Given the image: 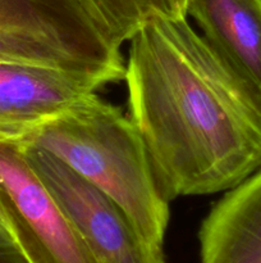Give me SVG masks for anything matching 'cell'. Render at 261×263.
Here are the masks:
<instances>
[{
    "label": "cell",
    "instance_id": "1",
    "mask_svg": "<svg viewBox=\"0 0 261 263\" xmlns=\"http://www.w3.org/2000/svg\"><path fill=\"white\" fill-rule=\"evenodd\" d=\"M129 43V117L168 202L228 192L260 168L261 99L187 17L148 14Z\"/></svg>",
    "mask_w": 261,
    "mask_h": 263
},
{
    "label": "cell",
    "instance_id": "2",
    "mask_svg": "<svg viewBox=\"0 0 261 263\" xmlns=\"http://www.w3.org/2000/svg\"><path fill=\"white\" fill-rule=\"evenodd\" d=\"M18 140L51 153L109 195L164 258L170 202L159 189L137 127L119 108L94 91Z\"/></svg>",
    "mask_w": 261,
    "mask_h": 263
},
{
    "label": "cell",
    "instance_id": "3",
    "mask_svg": "<svg viewBox=\"0 0 261 263\" xmlns=\"http://www.w3.org/2000/svg\"><path fill=\"white\" fill-rule=\"evenodd\" d=\"M122 45L91 0H0V62L58 68L102 86L124 77Z\"/></svg>",
    "mask_w": 261,
    "mask_h": 263
},
{
    "label": "cell",
    "instance_id": "4",
    "mask_svg": "<svg viewBox=\"0 0 261 263\" xmlns=\"http://www.w3.org/2000/svg\"><path fill=\"white\" fill-rule=\"evenodd\" d=\"M17 141L97 263H164L109 195L49 152Z\"/></svg>",
    "mask_w": 261,
    "mask_h": 263
},
{
    "label": "cell",
    "instance_id": "5",
    "mask_svg": "<svg viewBox=\"0 0 261 263\" xmlns=\"http://www.w3.org/2000/svg\"><path fill=\"white\" fill-rule=\"evenodd\" d=\"M0 198L30 263H97L17 140L0 139Z\"/></svg>",
    "mask_w": 261,
    "mask_h": 263
},
{
    "label": "cell",
    "instance_id": "6",
    "mask_svg": "<svg viewBox=\"0 0 261 263\" xmlns=\"http://www.w3.org/2000/svg\"><path fill=\"white\" fill-rule=\"evenodd\" d=\"M99 87L89 77L58 68L0 62V139L18 140Z\"/></svg>",
    "mask_w": 261,
    "mask_h": 263
},
{
    "label": "cell",
    "instance_id": "7",
    "mask_svg": "<svg viewBox=\"0 0 261 263\" xmlns=\"http://www.w3.org/2000/svg\"><path fill=\"white\" fill-rule=\"evenodd\" d=\"M187 15L261 99V0H188Z\"/></svg>",
    "mask_w": 261,
    "mask_h": 263
},
{
    "label": "cell",
    "instance_id": "8",
    "mask_svg": "<svg viewBox=\"0 0 261 263\" xmlns=\"http://www.w3.org/2000/svg\"><path fill=\"white\" fill-rule=\"evenodd\" d=\"M199 240L201 263H261V167L215 203Z\"/></svg>",
    "mask_w": 261,
    "mask_h": 263
},
{
    "label": "cell",
    "instance_id": "9",
    "mask_svg": "<svg viewBox=\"0 0 261 263\" xmlns=\"http://www.w3.org/2000/svg\"><path fill=\"white\" fill-rule=\"evenodd\" d=\"M122 43L129 41L146 20L137 0H91Z\"/></svg>",
    "mask_w": 261,
    "mask_h": 263
},
{
    "label": "cell",
    "instance_id": "10",
    "mask_svg": "<svg viewBox=\"0 0 261 263\" xmlns=\"http://www.w3.org/2000/svg\"><path fill=\"white\" fill-rule=\"evenodd\" d=\"M146 14L169 18H186L188 0H137Z\"/></svg>",
    "mask_w": 261,
    "mask_h": 263
},
{
    "label": "cell",
    "instance_id": "11",
    "mask_svg": "<svg viewBox=\"0 0 261 263\" xmlns=\"http://www.w3.org/2000/svg\"><path fill=\"white\" fill-rule=\"evenodd\" d=\"M0 263H30L8 236L0 234Z\"/></svg>",
    "mask_w": 261,
    "mask_h": 263
},
{
    "label": "cell",
    "instance_id": "12",
    "mask_svg": "<svg viewBox=\"0 0 261 263\" xmlns=\"http://www.w3.org/2000/svg\"><path fill=\"white\" fill-rule=\"evenodd\" d=\"M0 234L8 236V238L12 240V238H10V221L9 217H8L7 210H5L4 204H3L2 198H0ZM13 243H14V241H13Z\"/></svg>",
    "mask_w": 261,
    "mask_h": 263
}]
</instances>
